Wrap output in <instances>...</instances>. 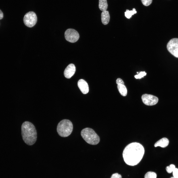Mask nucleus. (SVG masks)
Listing matches in <instances>:
<instances>
[{
  "instance_id": "nucleus-10",
  "label": "nucleus",
  "mask_w": 178,
  "mask_h": 178,
  "mask_svg": "<svg viewBox=\"0 0 178 178\" xmlns=\"http://www.w3.org/2000/svg\"><path fill=\"white\" fill-rule=\"evenodd\" d=\"M78 86L81 92L84 94H86L89 91V88L87 83L83 79L79 80L78 82Z\"/></svg>"
},
{
  "instance_id": "nucleus-2",
  "label": "nucleus",
  "mask_w": 178,
  "mask_h": 178,
  "mask_svg": "<svg viewBox=\"0 0 178 178\" xmlns=\"http://www.w3.org/2000/svg\"><path fill=\"white\" fill-rule=\"evenodd\" d=\"M21 134L24 142L29 145L34 144L37 139V132L35 128L31 123L24 122L21 126Z\"/></svg>"
},
{
  "instance_id": "nucleus-21",
  "label": "nucleus",
  "mask_w": 178,
  "mask_h": 178,
  "mask_svg": "<svg viewBox=\"0 0 178 178\" xmlns=\"http://www.w3.org/2000/svg\"><path fill=\"white\" fill-rule=\"evenodd\" d=\"M111 178H122V177L120 175L115 173L113 174Z\"/></svg>"
},
{
  "instance_id": "nucleus-7",
  "label": "nucleus",
  "mask_w": 178,
  "mask_h": 178,
  "mask_svg": "<svg viewBox=\"0 0 178 178\" xmlns=\"http://www.w3.org/2000/svg\"><path fill=\"white\" fill-rule=\"evenodd\" d=\"M65 36L67 41L72 43L76 42L79 37L78 32L75 30L71 28L66 30L65 33Z\"/></svg>"
},
{
  "instance_id": "nucleus-12",
  "label": "nucleus",
  "mask_w": 178,
  "mask_h": 178,
  "mask_svg": "<svg viewBox=\"0 0 178 178\" xmlns=\"http://www.w3.org/2000/svg\"><path fill=\"white\" fill-rule=\"evenodd\" d=\"M101 19L103 24L105 25L109 23L110 20V15L108 11L106 10L103 11L101 14Z\"/></svg>"
},
{
  "instance_id": "nucleus-24",
  "label": "nucleus",
  "mask_w": 178,
  "mask_h": 178,
  "mask_svg": "<svg viewBox=\"0 0 178 178\" xmlns=\"http://www.w3.org/2000/svg\"><path fill=\"white\" fill-rule=\"evenodd\" d=\"M174 178V177H172L171 178Z\"/></svg>"
},
{
  "instance_id": "nucleus-13",
  "label": "nucleus",
  "mask_w": 178,
  "mask_h": 178,
  "mask_svg": "<svg viewBox=\"0 0 178 178\" xmlns=\"http://www.w3.org/2000/svg\"><path fill=\"white\" fill-rule=\"evenodd\" d=\"M117 87L120 94L123 96H126L127 94V90L124 85L119 84L118 85Z\"/></svg>"
},
{
  "instance_id": "nucleus-4",
  "label": "nucleus",
  "mask_w": 178,
  "mask_h": 178,
  "mask_svg": "<svg viewBox=\"0 0 178 178\" xmlns=\"http://www.w3.org/2000/svg\"><path fill=\"white\" fill-rule=\"evenodd\" d=\"M73 130L72 122L67 119H63L58 123L57 130L59 135L62 137H66L70 135Z\"/></svg>"
},
{
  "instance_id": "nucleus-20",
  "label": "nucleus",
  "mask_w": 178,
  "mask_h": 178,
  "mask_svg": "<svg viewBox=\"0 0 178 178\" xmlns=\"http://www.w3.org/2000/svg\"><path fill=\"white\" fill-rule=\"evenodd\" d=\"M172 172L174 177L178 178V169L176 168Z\"/></svg>"
},
{
  "instance_id": "nucleus-22",
  "label": "nucleus",
  "mask_w": 178,
  "mask_h": 178,
  "mask_svg": "<svg viewBox=\"0 0 178 178\" xmlns=\"http://www.w3.org/2000/svg\"><path fill=\"white\" fill-rule=\"evenodd\" d=\"M116 83L117 85L122 84L124 85V83L123 80L121 78H118L116 80Z\"/></svg>"
},
{
  "instance_id": "nucleus-14",
  "label": "nucleus",
  "mask_w": 178,
  "mask_h": 178,
  "mask_svg": "<svg viewBox=\"0 0 178 178\" xmlns=\"http://www.w3.org/2000/svg\"><path fill=\"white\" fill-rule=\"evenodd\" d=\"M108 6L107 0H99V7L101 11L106 10Z\"/></svg>"
},
{
  "instance_id": "nucleus-9",
  "label": "nucleus",
  "mask_w": 178,
  "mask_h": 178,
  "mask_svg": "<svg viewBox=\"0 0 178 178\" xmlns=\"http://www.w3.org/2000/svg\"><path fill=\"white\" fill-rule=\"evenodd\" d=\"M75 71L76 68L74 65L70 64L65 69L64 72V75L66 78H70L74 75Z\"/></svg>"
},
{
  "instance_id": "nucleus-11",
  "label": "nucleus",
  "mask_w": 178,
  "mask_h": 178,
  "mask_svg": "<svg viewBox=\"0 0 178 178\" xmlns=\"http://www.w3.org/2000/svg\"><path fill=\"white\" fill-rule=\"evenodd\" d=\"M169 142V140L167 138H163L156 142L154 145V146L155 147L160 146L165 148L168 145Z\"/></svg>"
},
{
  "instance_id": "nucleus-3",
  "label": "nucleus",
  "mask_w": 178,
  "mask_h": 178,
  "mask_svg": "<svg viewBox=\"0 0 178 178\" xmlns=\"http://www.w3.org/2000/svg\"><path fill=\"white\" fill-rule=\"evenodd\" d=\"M81 134L83 139L89 144L95 145L100 142L99 137L92 129L89 128L84 129L81 131Z\"/></svg>"
},
{
  "instance_id": "nucleus-17",
  "label": "nucleus",
  "mask_w": 178,
  "mask_h": 178,
  "mask_svg": "<svg viewBox=\"0 0 178 178\" xmlns=\"http://www.w3.org/2000/svg\"><path fill=\"white\" fill-rule=\"evenodd\" d=\"M175 168V165L174 164H171L169 166H167L166 168V170L168 173H171Z\"/></svg>"
},
{
  "instance_id": "nucleus-23",
  "label": "nucleus",
  "mask_w": 178,
  "mask_h": 178,
  "mask_svg": "<svg viewBox=\"0 0 178 178\" xmlns=\"http://www.w3.org/2000/svg\"><path fill=\"white\" fill-rule=\"evenodd\" d=\"M3 17V14L2 11L0 10V20L2 19Z\"/></svg>"
},
{
  "instance_id": "nucleus-16",
  "label": "nucleus",
  "mask_w": 178,
  "mask_h": 178,
  "mask_svg": "<svg viewBox=\"0 0 178 178\" xmlns=\"http://www.w3.org/2000/svg\"><path fill=\"white\" fill-rule=\"evenodd\" d=\"M156 174L155 173L149 172L145 174L144 178H156Z\"/></svg>"
},
{
  "instance_id": "nucleus-8",
  "label": "nucleus",
  "mask_w": 178,
  "mask_h": 178,
  "mask_svg": "<svg viewBox=\"0 0 178 178\" xmlns=\"http://www.w3.org/2000/svg\"><path fill=\"white\" fill-rule=\"evenodd\" d=\"M142 102L144 104L148 106L155 105L158 101V98L153 95L148 94L143 95L141 97Z\"/></svg>"
},
{
  "instance_id": "nucleus-18",
  "label": "nucleus",
  "mask_w": 178,
  "mask_h": 178,
  "mask_svg": "<svg viewBox=\"0 0 178 178\" xmlns=\"http://www.w3.org/2000/svg\"><path fill=\"white\" fill-rule=\"evenodd\" d=\"M146 74V73L145 71H142L140 72L138 74L135 75L134 77L136 79H140L143 77L144 76H145Z\"/></svg>"
},
{
  "instance_id": "nucleus-19",
  "label": "nucleus",
  "mask_w": 178,
  "mask_h": 178,
  "mask_svg": "<svg viewBox=\"0 0 178 178\" xmlns=\"http://www.w3.org/2000/svg\"><path fill=\"white\" fill-rule=\"evenodd\" d=\"M143 4L146 6H148L152 3V0H141Z\"/></svg>"
},
{
  "instance_id": "nucleus-25",
  "label": "nucleus",
  "mask_w": 178,
  "mask_h": 178,
  "mask_svg": "<svg viewBox=\"0 0 178 178\" xmlns=\"http://www.w3.org/2000/svg\"><path fill=\"white\" fill-rule=\"evenodd\" d=\"M137 73H138V72H137Z\"/></svg>"
},
{
  "instance_id": "nucleus-1",
  "label": "nucleus",
  "mask_w": 178,
  "mask_h": 178,
  "mask_svg": "<svg viewBox=\"0 0 178 178\" xmlns=\"http://www.w3.org/2000/svg\"><path fill=\"white\" fill-rule=\"evenodd\" d=\"M144 152V147L140 143H131L128 145L123 150V159L128 165L132 166L136 165L141 160Z\"/></svg>"
},
{
  "instance_id": "nucleus-6",
  "label": "nucleus",
  "mask_w": 178,
  "mask_h": 178,
  "mask_svg": "<svg viewBox=\"0 0 178 178\" xmlns=\"http://www.w3.org/2000/svg\"><path fill=\"white\" fill-rule=\"evenodd\" d=\"M167 47L171 54L178 58V38H174L170 40L167 44Z\"/></svg>"
},
{
  "instance_id": "nucleus-5",
  "label": "nucleus",
  "mask_w": 178,
  "mask_h": 178,
  "mask_svg": "<svg viewBox=\"0 0 178 178\" xmlns=\"http://www.w3.org/2000/svg\"><path fill=\"white\" fill-rule=\"evenodd\" d=\"M25 25L29 27L33 26L37 21V17L35 13L33 11H30L25 15L23 19Z\"/></svg>"
},
{
  "instance_id": "nucleus-15",
  "label": "nucleus",
  "mask_w": 178,
  "mask_h": 178,
  "mask_svg": "<svg viewBox=\"0 0 178 178\" xmlns=\"http://www.w3.org/2000/svg\"><path fill=\"white\" fill-rule=\"evenodd\" d=\"M136 13L137 12L134 8H133L132 10L129 11V10L127 9L125 12V16L127 18L130 19L132 15Z\"/></svg>"
}]
</instances>
